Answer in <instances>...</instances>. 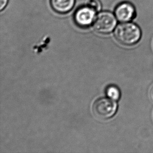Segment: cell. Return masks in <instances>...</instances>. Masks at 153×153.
I'll list each match as a JSON object with an SVG mask.
<instances>
[{
  "label": "cell",
  "mask_w": 153,
  "mask_h": 153,
  "mask_svg": "<svg viewBox=\"0 0 153 153\" xmlns=\"http://www.w3.org/2000/svg\"><path fill=\"white\" fill-rule=\"evenodd\" d=\"M106 94L108 97L114 100H117L120 97V91L118 87L110 85L106 89Z\"/></svg>",
  "instance_id": "7"
},
{
  "label": "cell",
  "mask_w": 153,
  "mask_h": 153,
  "mask_svg": "<svg viewBox=\"0 0 153 153\" xmlns=\"http://www.w3.org/2000/svg\"><path fill=\"white\" fill-rule=\"evenodd\" d=\"M8 0H0V10H2L7 4Z\"/></svg>",
  "instance_id": "9"
},
{
  "label": "cell",
  "mask_w": 153,
  "mask_h": 153,
  "mask_svg": "<svg viewBox=\"0 0 153 153\" xmlns=\"http://www.w3.org/2000/svg\"><path fill=\"white\" fill-rule=\"evenodd\" d=\"M152 94H153V91H152Z\"/></svg>",
  "instance_id": "10"
},
{
  "label": "cell",
  "mask_w": 153,
  "mask_h": 153,
  "mask_svg": "<svg viewBox=\"0 0 153 153\" xmlns=\"http://www.w3.org/2000/svg\"><path fill=\"white\" fill-rule=\"evenodd\" d=\"M117 103L110 98H98L94 103L93 110L95 116L101 119H107L116 114Z\"/></svg>",
  "instance_id": "2"
},
{
  "label": "cell",
  "mask_w": 153,
  "mask_h": 153,
  "mask_svg": "<svg viewBox=\"0 0 153 153\" xmlns=\"http://www.w3.org/2000/svg\"><path fill=\"white\" fill-rule=\"evenodd\" d=\"M50 3L54 10L59 13L64 14L72 9L75 0H51Z\"/></svg>",
  "instance_id": "6"
},
{
  "label": "cell",
  "mask_w": 153,
  "mask_h": 153,
  "mask_svg": "<svg viewBox=\"0 0 153 153\" xmlns=\"http://www.w3.org/2000/svg\"><path fill=\"white\" fill-rule=\"evenodd\" d=\"M88 6L96 11H100L102 8V4L100 0H89Z\"/></svg>",
  "instance_id": "8"
},
{
  "label": "cell",
  "mask_w": 153,
  "mask_h": 153,
  "mask_svg": "<svg viewBox=\"0 0 153 153\" xmlns=\"http://www.w3.org/2000/svg\"><path fill=\"white\" fill-rule=\"evenodd\" d=\"M114 13L116 18L121 23L130 22L137 14L134 6L128 2H122L118 5Z\"/></svg>",
  "instance_id": "4"
},
{
  "label": "cell",
  "mask_w": 153,
  "mask_h": 153,
  "mask_svg": "<svg viewBox=\"0 0 153 153\" xmlns=\"http://www.w3.org/2000/svg\"><path fill=\"white\" fill-rule=\"evenodd\" d=\"M117 25V18L109 12L100 13L96 17L94 27L96 31L102 33L111 32Z\"/></svg>",
  "instance_id": "3"
},
{
  "label": "cell",
  "mask_w": 153,
  "mask_h": 153,
  "mask_svg": "<svg viewBox=\"0 0 153 153\" xmlns=\"http://www.w3.org/2000/svg\"><path fill=\"white\" fill-rule=\"evenodd\" d=\"M114 36L120 44L125 46H133L141 39L142 32L137 24L129 22L118 25L114 31Z\"/></svg>",
  "instance_id": "1"
},
{
  "label": "cell",
  "mask_w": 153,
  "mask_h": 153,
  "mask_svg": "<svg viewBox=\"0 0 153 153\" xmlns=\"http://www.w3.org/2000/svg\"><path fill=\"white\" fill-rule=\"evenodd\" d=\"M95 13V10L90 6L81 7L75 13V22L80 27H88L93 23Z\"/></svg>",
  "instance_id": "5"
}]
</instances>
